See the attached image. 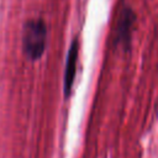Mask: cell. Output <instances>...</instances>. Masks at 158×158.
Instances as JSON below:
<instances>
[{
	"label": "cell",
	"mask_w": 158,
	"mask_h": 158,
	"mask_svg": "<svg viewBox=\"0 0 158 158\" xmlns=\"http://www.w3.org/2000/svg\"><path fill=\"white\" fill-rule=\"evenodd\" d=\"M47 43V26L42 19H33L25 23L22 32V48L26 57L37 60L42 57Z\"/></svg>",
	"instance_id": "cell-1"
},
{
	"label": "cell",
	"mask_w": 158,
	"mask_h": 158,
	"mask_svg": "<svg viewBox=\"0 0 158 158\" xmlns=\"http://www.w3.org/2000/svg\"><path fill=\"white\" fill-rule=\"evenodd\" d=\"M136 22V15L130 6H125L118 16L117 27H116V38L115 43L127 49L131 44L132 30Z\"/></svg>",
	"instance_id": "cell-2"
},
{
	"label": "cell",
	"mask_w": 158,
	"mask_h": 158,
	"mask_svg": "<svg viewBox=\"0 0 158 158\" xmlns=\"http://www.w3.org/2000/svg\"><path fill=\"white\" fill-rule=\"evenodd\" d=\"M78 53H79V43L78 40L74 38L70 43V47L68 49V56L65 60V68H64V96L68 98L72 93L75 72H77V62H78Z\"/></svg>",
	"instance_id": "cell-3"
}]
</instances>
